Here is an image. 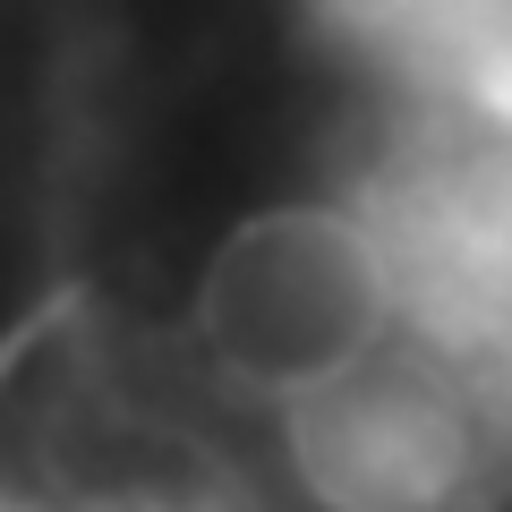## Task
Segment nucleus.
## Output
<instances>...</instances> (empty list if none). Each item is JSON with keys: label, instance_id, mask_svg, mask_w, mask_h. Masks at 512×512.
<instances>
[{"label": "nucleus", "instance_id": "nucleus-1", "mask_svg": "<svg viewBox=\"0 0 512 512\" xmlns=\"http://www.w3.org/2000/svg\"><path fill=\"white\" fill-rule=\"evenodd\" d=\"M402 333L393 265L350 197H282L239 214L188 282V350L231 402L282 419Z\"/></svg>", "mask_w": 512, "mask_h": 512}]
</instances>
